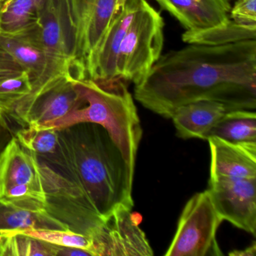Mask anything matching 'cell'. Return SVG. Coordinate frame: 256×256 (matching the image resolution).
<instances>
[{
	"mask_svg": "<svg viewBox=\"0 0 256 256\" xmlns=\"http://www.w3.org/2000/svg\"><path fill=\"white\" fill-rule=\"evenodd\" d=\"M144 107L170 118L181 106L215 101L229 110H256V41L190 44L160 56L134 88Z\"/></svg>",
	"mask_w": 256,
	"mask_h": 256,
	"instance_id": "cell-1",
	"label": "cell"
},
{
	"mask_svg": "<svg viewBox=\"0 0 256 256\" xmlns=\"http://www.w3.org/2000/svg\"><path fill=\"white\" fill-rule=\"evenodd\" d=\"M58 148L103 218L122 205L133 208L134 170L106 128L91 122L62 128Z\"/></svg>",
	"mask_w": 256,
	"mask_h": 256,
	"instance_id": "cell-2",
	"label": "cell"
},
{
	"mask_svg": "<svg viewBox=\"0 0 256 256\" xmlns=\"http://www.w3.org/2000/svg\"><path fill=\"white\" fill-rule=\"evenodd\" d=\"M124 82L119 78L106 80H76V88L84 98L85 104L46 126L58 130L82 122L101 126L134 170L143 131L132 96Z\"/></svg>",
	"mask_w": 256,
	"mask_h": 256,
	"instance_id": "cell-3",
	"label": "cell"
},
{
	"mask_svg": "<svg viewBox=\"0 0 256 256\" xmlns=\"http://www.w3.org/2000/svg\"><path fill=\"white\" fill-rule=\"evenodd\" d=\"M77 20L74 0H42L40 26L46 58L44 72L29 95L14 106L8 119L26 126L36 100L64 79H88L77 60Z\"/></svg>",
	"mask_w": 256,
	"mask_h": 256,
	"instance_id": "cell-4",
	"label": "cell"
},
{
	"mask_svg": "<svg viewBox=\"0 0 256 256\" xmlns=\"http://www.w3.org/2000/svg\"><path fill=\"white\" fill-rule=\"evenodd\" d=\"M46 192V210L70 230L94 239L104 218L58 155L37 156Z\"/></svg>",
	"mask_w": 256,
	"mask_h": 256,
	"instance_id": "cell-5",
	"label": "cell"
},
{
	"mask_svg": "<svg viewBox=\"0 0 256 256\" xmlns=\"http://www.w3.org/2000/svg\"><path fill=\"white\" fill-rule=\"evenodd\" d=\"M164 20L145 0H140L118 55V77L137 85L162 56Z\"/></svg>",
	"mask_w": 256,
	"mask_h": 256,
	"instance_id": "cell-6",
	"label": "cell"
},
{
	"mask_svg": "<svg viewBox=\"0 0 256 256\" xmlns=\"http://www.w3.org/2000/svg\"><path fill=\"white\" fill-rule=\"evenodd\" d=\"M0 200L10 204L46 210V198L38 158L13 136L0 152Z\"/></svg>",
	"mask_w": 256,
	"mask_h": 256,
	"instance_id": "cell-7",
	"label": "cell"
},
{
	"mask_svg": "<svg viewBox=\"0 0 256 256\" xmlns=\"http://www.w3.org/2000/svg\"><path fill=\"white\" fill-rule=\"evenodd\" d=\"M222 222L208 190L196 193L186 204L164 256L222 254L216 241L217 230Z\"/></svg>",
	"mask_w": 256,
	"mask_h": 256,
	"instance_id": "cell-8",
	"label": "cell"
},
{
	"mask_svg": "<svg viewBox=\"0 0 256 256\" xmlns=\"http://www.w3.org/2000/svg\"><path fill=\"white\" fill-rule=\"evenodd\" d=\"M132 208L118 206L92 239L96 256H152L154 251L136 220Z\"/></svg>",
	"mask_w": 256,
	"mask_h": 256,
	"instance_id": "cell-9",
	"label": "cell"
},
{
	"mask_svg": "<svg viewBox=\"0 0 256 256\" xmlns=\"http://www.w3.org/2000/svg\"><path fill=\"white\" fill-rule=\"evenodd\" d=\"M223 221L256 234V178H210L208 190Z\"/></svg>",
	"mask_w": 256,
	"mask_h": 256,
	"instance_id": "cell-10",
	"label": "cell"
},
{
	"mask_svg": "<svg viewBox=\"0 0 256 256\" xmlns=\"http://www.w3.org/2000/svg\"><path fill=\"white\" fill-rule=\"evenodd\" d=\"M127 0H74L77 20V59L86 68L88 60L112 20Z\"/></svg>",
	"mask_w": 256,
	"mask_h": 256,
	"instance_id": "cell-11",
	"label": "cell"
},
{
	"mask_svg": "<svg viewBox=\"0 0 256 256\" xmlns=\"http://www.w3.org/2000/svg\"><path fill=\"white\" fill-rule=\"evenodd\" d=\"M139 2L140 0H127L114 16L100 44L88 60V79L106 80L118 78L116 65L120 49Z\"/></svg>",
	"mask_w": 256,
	"mask_h": 256,
	"instance_id": "cell-12",
	"label": "cell"
},
{
	"mask_svg": "<svg viewBox=\"0 0 256 256\" xmlns=\"http://www.w3.org/2000/svg\"><path fill=\"white\" fill-rule=\"evenodd\" d=\"M206 140L210 149V178H256V142L236 143L216 137Z\"/></svg>",
	"mask_w": 256,
	"mask_h": 256,
	"instance_id": "cell-13",
	"label": "cell"
},
{
	"mask_svg": "<svg viewBox=\"0 0 256 256\" xmlns=\"http://www.w3.org/2000/svg\"><path fill=\"white\" fill-rule=\"evenodd\" d=\"M186 30H199L216 26L228 20V0H155Z\"/></svg>",
	"mask_w": 256,
	"mask_h": 256,
	"instance_id": "cell-14",
	"label": "cell"
},
{
	"mask_svg": "<svg viewBox=\"0 0 256 256\" xmlns=\"http://www.w3.org/2000/svg\"><path fill=\"white\" fill-rule=\"evenodd\" d=\"M74 82L64 79L42 94L30 110L26 126L48 125L82 107L85 100Z\"/></svg>",
	"mask_w": 256,
	"mask_h": 256,
	"instance_id": "cell-15",
	"label": "cell"
},
{
	"mask_svg": "<svg viewBox=\"0 0 256 256\" xmlns=\"http://www.w3.org/2000/svg\"><path fill=\"white\" fill-rule=\"evenodd\" d=\"M228 110L224 104L218 102L204 100L178 108L170 119L181 138L208 140L214 126Z\"/></svg>",
	"mask_w": 256,
	"mask_h": 256,
	"instance_id": "cell-16",
	"label": "cell"
},
{
	"mask_svg": "<svg viewBox=\"0 0 256 256\" xmlns=\"http://www.w3.org/2000/svg\"><path fill=\"white\" fill-rule=\"evenodd\" d=\"M0 46L28 73L34 88L46 67L40 23L18 35H0Z\"/></svg>",
	"mask_w": 256,
	"mask_h": 256,
	"instance_id": "cell-17",
	"label": "cell"
},
{
	"mask_svg": "<svg viewBox=\"0 0 256 256\" xmlns=\"http://www.w3.org/2000/svg\"><path fill=\"white\" fill-rule=\"evenodd\" d=\"M42 1L0 0V35H18L36 26Z\"/></svg>",
	"mask_w": 256,
	"mask_h": 256,
	"instance_id": "cell-18",
	"label": "cell"
},
{
	"mask_svg": "<svg viewBox=\"0 0 256 256\" xmlns=\"http://www.w3.org/2000/svg\"><path fill=\"white\" fill-rule=\"evenodd\" d=\"M256 38V28L244 26L232 19L206 29L186 30L182 35L184 42L205 46H226Z\"/></svg>",
	"mask_w": 256,
	"mask_h": 256,
	"instance_id": "cell-19",
	"label": "cell"
},
{
	"mask_svg": "<svg viewBox=\"0 0 256 256\" xmlns=\"http://www.w3.org/2000/svg\"><path fill=\"white\" fill-rule=\"evenodd\" d=\"M26 228L68 229L46 210L25 209L0 200V232Z\"/></svg>",
	"mask_w": 256,
	"mask_h": 256,
	"instance_id": "cell-20",
	"label": "cell"
},
{
	"mask_svg": "<svg viewBox=\"0 0 256 256\" xmlns=\"http://www.w3.org/2000/svg\"><path fill=\"white\" fill-rule=\"evenodd\" d=\"M210 137L236 143L256 142V112L251 110H228L214 126L208 138Z\"/></svg>",
	"mask_w": 256,
	"mask_h": 256,
	"instance_id": "cell-21",
	"label": "cell"
},
{
	"mask_svg": "<svg viewBox=\"0 0 256 256\" xmlns=\"http://www.w3.org/2000/svg\"><path fill=\"white\" fill-rule=\"evenodd\" d=\"M23 148L37 156L54 154L59 144V130L47 126H26L14 132Z\"/></svg>",
	"mask_w": 256,
	"mask_h": 256,
	"instance_id": "cell-22",
	"label": "cell"
},
{
	"mask_svg": "<svg viewBox=\"0 0 256 256\" xmlns=\"http://www.w3.org/2000/svg\"><path fill=\"white\" fill-rule=\"evenodd\" d=\"M54 256L52 244L24 234L0 232V256Z\"/></svg>",
	"mask_w": 256,
	"mask_h": 256,
	"instance_id": "cell-23",
	"label": "cell"
},
{
	"mask_svg": "<svg viewBox=\"0 0 256 256\" xmlns=\"http://www.w3.org/2000/svg\"><path fill=\"white\" fill-rule=\"evenodd\" d=\"M8 232L24 234L36 239L40 240L54 245L83 248L90 252L92 256H96L92 240L86 235L76 233L70 229L61 230V229L26 228L8 230Z\"/></svg>",
	"mask_w": 256,
	"mask_h": 256,
	"instance_id": "cell-24",
	"label": "cell"
},
{
	"mask_svg": "<svg viewBox=\"0 0 256 256\" xmlns=\"http://www.w3.org/2000/svg\"><path fill=\"white\" fill-rule=\"evenodd\" d=\"M32 88V80L26 72L0 83V116L7 120L14 106L29 95Z\"/></svg>",
	"mask_w": 256,
	"mask_h": 256,
	"instance_id": "cell-25",
	"label": "cell"
},
{
	"mask_svg": "<svg viewBox=\"0 0 256 256\" xmlns=\"http://www.w3.org/2000/svg\"><path fill=\"white\" fill-rule=\"evenodd\" d=\"M230 13L232 20L236 23L256 28V0H236Z\"/></svg>",
	"mask_w": 256,
	"mask_h": 256,
	"instance_id": "cell-26",
	"label": "cell"
},
{
	"mask_svg": "<svg viewBox=\"0 0 256 256\" xmlns=\"http://www.w3.org/2000/svg\"><path fill=\"white\" fill-rule=\"evenodd\" d=\"M25 72L16 60L0 46V83Z\"/></svg>",
	"mask_w": 256,
	"mask_h": 256,
	"instance_id": "cell-27",
	"label": "cell"
},
{
	"mask_svg": "<svg viewBox=\"0 0 256 256\" xmlns=\"http://www.w3.org/2000/svg\"><path fill=\"white\" fill-rule=\"evenodd\" d=\"M54 256H92V253L83 248L62 246L52 244Z\"/></svg>",
	"mask_w": 256,
	"mask_h": 256,
	"instance_id": "cell-28",
	"label": "cell"
},
{
	"mask_svg": "<svg viewBox=\"0 0 256 256\" xmlns=\"http://www.w3.org/2000/svg\"><path fill=\"white\" fill-rule=\"evenodd\" d=\"M13 136L14 134L11 126L4 116H0V152H2Z\"/></svg>",
	"mask_w": 256,
	"mask_h": 256,
	"instance_id": "cell-29",
	"label": "cell"
},
{
	"mask_svg": "<svg viewBox=\"0 0 256 256\" xmlns=\"http://www.w3.org/2000/svg\"><path fill=\"white\" fill-rule=\"evenodd\" d=\"M256 252V242H253L251 246L246 247L242 250H235V251L229 253L230 256H254Z\"/></svg>",
	"mask_w": 256,
	"mask_h": 256,
	"instance_id": "cell-30",
	"label": "cell"
},
{
	"mask_svg": "<svg viewBox=\"0 0 256 256\" xmlns=\"http://www.w3.org/2000/svg\"><path fill=\"white\" fill-rule=\"evenodd\" d=\"M228 2H230V0H228Z\"/></svg>",
	"mask_w": 256,
	"mask_h": 256,
	"instance_id": "cell-31",
	"label": "cell"
}]
</instances>
